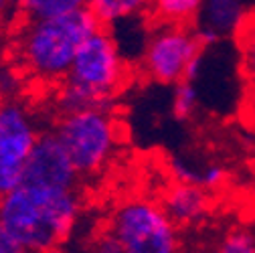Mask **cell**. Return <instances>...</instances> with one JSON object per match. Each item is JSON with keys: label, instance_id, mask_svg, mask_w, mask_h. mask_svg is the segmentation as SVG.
<instances>
[{"label": "cell", "instance_id": "10", "mask_svg": "<svg viewBox=\"0 0 255 253\" xmlns=\"http://www.w3.org/2000/svg\"><path fill=\"white\" fill-rule=\"evenodd\" d=\"M239 59V81H241V112L245 120L255 124V10H249L237 35L233 37Z\"/></svg>", "mask_w": 255, "mask_h": 253}, {"label": "cell", "instance_id": "2", "mask_svg": "<svg viewBox=\"0 0 255 253\" xmlns=\"http://www.w3.org/2000/svg\"><path fill=\"white\" fill-rule=\"evenodd\" d=\"M130 75L120 43L108 26H100L83 41L63 79L61 106L65 112L110 108L114 98L126 89Z\"/></svg>", "mask_w": 255, "mask_h": 253}, {"label": "cell", "instance_id": "9", "mask_svg": "<svg viewBox=\"0 0 255 253\" xmlns=\"http://www.w3.org/2000/svg\"><path fill=\"white\" fill-rule=\"evenodd\" d=\"M160 205L178 227H193L209 215L213 199L211 191L199 184L174 180L162 193Z\"/></svg>", "mask_w": 255, "mask_h": 253}, {"label": "cell", "instance_id": "4", "mask_svg": "<svg viewBox=\"0 0 255 253\" xmlns=\"http://www.w3.org/2000/svg\"><path fill=\"white\" fill-rule=\"evenodd\" d=\"M53 132L65 146L81 178L100 174L116 156L122 140L120 122L108 108L65 112Z\"/></svg>", "mask_w": 255, "mask_h": 253}, {"label": "cell", "instance_id": "8", "mask_svg": "<svg viewBox=\"0 0 255 253\" xmlns=\"http://www.w3.org/2000/svg\"><path fill=\"white\" fill-rule=\"evenodd\" d=\"M249 8L245 0H203V6L195 20V30L205 47L219 45L237 35Z\"/></svg>", "mask_w": 255, "mask_h": 253}, {"label": "cell", "instance_id": "19", "mask_svg": "<svg viewBox=\"0 0 255 253\" xmlns=\"http://www.w3.org/2000/svg\"><path fill=\"white\" fill-rule=\"evenodd\" d=\"M0 253H26L22 245L14 239V235L6 229L2 219H0Z\"/></svg>", "mask_w": 255, "mask_h": 253}, {"label": "cell", "instance_id": "12", "mask_svg": "<svg viewBox=\"0 0 255 253\" xmlns=\"http://www.w3.org/2000/svg\"><path fill=\"white\" fill-rule=\"evenodd\" d=\"M30 148L0 138V199L22 184L24 162Z\"/></svg>", "mask_w": 255, "mask_h": 253}, {"label": "cell", "instance_id": "18", "mask_svg": "<svg viewBox=\"0 0 255 253\" xmlns=\"http://www.w3.org/2000/svg\"><path fill=\"white\" fill-rule=\"evenodd\" d=\"M91 253H124V247L118 241V237L108 229L106 233H102L98 239L93 241Z\"/></svg>", "mask_w": 255, "mask_h": 253}, {"label": "cell", "instance_id": "11", "mask_svg": "<svg viewBox=\"0 0 255 253\" xmlns=\"http://www.w3.org/2000/svg\"><path fill=\"white\" fill-rule=\"evenodd\" d=\"M87 8L102 26L112 28L134 18H148L152 0H87Z\"/></svg>", "mask_w": 255, "mask_h": 253}, {"label": "cell", "instance_id": "6", "mask_svg": "<svg viewBox=\"0 0 255 253\" xmlns=\"http://www.w3.org/2000/svg\"><path fill=\"white\" fill-rule=\"evenodd\" d=\"M108 229L118 237L124 253H180V227L160 201L148 197L122 201L110 217Z\"/></svg>", "mask_w": 255, "mask_h": 253}, {"label": "cell", "instance_id": "16", "mask_svg": "<svg viewBox=\"0 0 255 253\" xmlns=\"http://www.w3.org/2000/svg\"><path fill=\"white\" fill-rule=\"evenodd\" d=\"M201 106V93L195 81L182 79L174 85V93H172V116L180 122L190 120Z\"/></svg>", "mask_w": 255, "mask_h": 253}, {"label": "cell", "instance_id": "13", "mask_svg": "<svg viewBox=\"0 0 255 253\" xmlns=\"http://www.w3.org/2000/svg\"><path fill=\"white\" fill-rule=\"evenodd\" d=\"M203 0H152L150 22L195 24Z\"/></svg>", "mask_w": 255, "mask_h": 253}, {"label": "cell", "instance_id": "15", "mask_svg": "<svg viewBox=\"0 0 255 253\" xmlns=\"http://www.w3.org/2000/svg\"><path fill=\"white\" fill-rule=\"evenodd\" d=\"M215 253H255V225L237 223L227 229L219 239Z\"/></svg>", "mask_w": 255, "mask_h": 253}, {"label": "cell", "instance_id": "14", "mask_svg": "<svg viewBox=\"0 0 255 253\" xmlns=\"http://www.w3.org/2000/svg\"><path fill=\"white\" fill-rule=\"evenodd\" d=\"M85 6L87 0H20V8L28 20L57 18Z\"/></svg>", "mask_w": 255, "mask_h": 253}, {"label": "cell", "instance_id": "1", "mask_svg": "<svg viewBox=\"0 0 255 253\" xmlns=\"http://www.w3.org/2000/svg\"><path fill=\"white\" fill-rule=\"evenodd\" d=\"M81 209L77 188L20 184L0 199V219L26 253H49L73 229Z\"/></svg>", "mask_w": 255, "mask_h": 253}, {"label": "cell", "instance_id": "17", "mask_svg": "<svg viewBox=\"0 0 255 253\" xmlns=\"http://www.w3.org/2000/svg\"><path fill=\"white\" fill-rule=\"evenodd\" d=\"M227 178H229V172H227L225 166L211 162V164L201 166V178H199V184H201L203 188H207V191L215 193V191H219V188L225 186Z\"/></svg>", "mask_w": 255, "mask_h": 253}, {"label": "cell", "instance_id": "7", "mask_svg": "<svg viewBox=\"0 0 255 253\" xmlns=\"http://www.w3.org/2000/svg\"><path fill=\"white\" fill-rule=\"evenodd\" d=\"M81 176L55 132L39 134L26 156L22 184L45 188H77Z\"/></svg>", "mask_w": 255, "mask_h": 253}, {"label": "cell", "instance_id": "5", "mask_svg": "<svg viewBox=\"0 0 255 253\" xmlns=\"http://www.w3.org/2000/svg\"><path fill=\"white\" fill-rule=\"evenodd\" d=\"M205 51L207 47L193 24L150 22L138 69L148 81L174 87L178 81L186 79L188 69Z\"/></svg>", "mask_w": 255, "mask_h": 253}, {"label": "cell", "instance_id": "3", "mask_svg": "<svg viewBox=\"0 0 255 253\" xmlns=\"http://www.w3.org/2000/svg\"><path fill=\"white\" fill-rule=\"evenodd\" d=\"M100 26L87 6L57 18L30 20L20 45L22 59L35 75L63 81L83 41Z\"/></svg>", "mask_w": 255, "mask_h": 253}]
</instances>
